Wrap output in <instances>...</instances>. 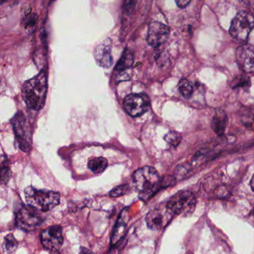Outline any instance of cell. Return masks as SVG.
Masks as SVG:
<instances>
[{
  "label": "cell",
  "mask_w": 254,
  "mask_h": 254,
  "mask_svg": "<svg viewBox=\"0 0 254 254\" xmlns=\"http://www.w3.org/2000/svg\"><path fill=\"white\" fill-rule=\"evenodd\" d=\"M47 75L41 71L38 75L28 80L23 86V96L30 109L40 111L44 108L47 94Z\"/></svg>",
  "instance_id": "cell-1"
},
{
  "label": "cell",
  "mask_w": 254,
  "mask_h": 254,
  "mask_svg": "<svg viewBox=\"0 0 254 254\" xmlns=\"http://www.w3.org/2000/svg\"><path fill=\"white\" fill-rule=\"evenodd\" d=\"M133 181L136 189L140 192V198L148 200L161 188V179L157 170L151 166H145L135 171Z\"/></svg>",
  "instance_id": "cell-2"
},
{
  "label": "cell",
  "mask_w": 254,
  "mask_h": 254,
  "mask_svg": "<svg viewBox=\"0 0 254 254\" xmlns=\"http://www.w3.org/2000/svg\"><path fill=\"white\" fill-rule=\"evenodd\" d=\"M25 196L29 206L41 212L51 210L60 203L61 195L59 192L38 190L32 187L25 190Z\"/></svg>",
  "instance_id": "cell-3"
},
{
  "label": "cell",
  "mask_w": 254,
  "mask_h": 254,
  "mask_svg": "<svg viewBox=\"0 0 254 254\" xmlns=\"http://www.w3.org/2000/svg\"><path fill=\"white\" fill-rule=\"evenodd\" d=\"M254 27V17L245 11L239 13L232 21L230 33L233 38L241 43H245Z\"/></svg>",
  "instance_id": "cell-4"
},
{
  "label": "cell",
  "mask_w": 254,
  "mask_h": 254,
  "mask_svg": "<svg viewBox=\"0 0 254 254\" xmlns=\"http://www.w3.org/2000/svg\"><path fill=\"white\" fill-rule=\"evenodd\" d=\"M196 197L191 191L183 190L174 194L166 203L169 210L172 214L188 213L194 209Z\"/></svg>",
  "instance_id": "cell-5"
},
{
  "label": "cell",
  "mask_w": 254,
  "mask_h": 254,
  "mask_svg": "<svg viewBox=\"0 0 254 254\" xmlns=\"http://www.w3.org/2000/svg\"><path fill=\"white\" fill-rule=\"evenodd\" d=\"M151 102L149 98L144 93H133L126 96L123 107L127 114L132 117H138L149 110Z\"/></svg>",
  "instance_id": "cell-6"
},
{
  "label": "cell",
  "mask_w": 254,
  "mask_h": 254,
  "mask_svg": "<svg viewBox=\"0 0 254 254\" xmlns=\"http://www.w3.org/2000/svg\"><path fill=\"white\" fill-rule=\"evenodd\" d=\"M41 211L32 206H23L17 215V226L23 230L30 231L36 228L42 223Z\"/></svg>",
  "instance_id": "cell-7"
},
{
  "label": "cell",
  "mask_w": 254,
  "mask_h": 254,
  "mask_svg": "<svg viewBox=\"0 0 254 254\" xmlns=\"http://www.w3.org/2000/svg\"><path fill=\"white\" fill-rule=\"evenodd\" d=\"M173 214L169 210L167 206L157 207L151 209L146 216L148 227L153 230L163 228L170 221Z\"/></svg>",
  "instance_id": "cell-8"
},
{
  "label": "cell",
  "mask_w": 254,
  "mask_h": 254,
  "mask_svg": "<svg viewBox=\"0 0 254 254\" xmlns=\"http://www.w3.org/2000/svg\"><path fill=\"white\" fill-rule=\"evenodd\" d=\"M170 29L166 25L159 22H153L148 27L147 41L152 47H158L167 41Z\"/></svg>",
  "instance_id": "cell-9"
},
{
  "label": "cell",
  "mask_w": 254,
  "mask_h": 254,
  "mask_svg": "<svg viewBox=\"0 0 254 254\" xmlns=\"http://www.w3.org/2000/svg\"><path fill=\"white\" fill-rule=\"evenodd\" d=\"M62 228L60 226H52L46 229L41 234V242L43 246L50 251H56L63 244Z\"/></svg>",
  "instance_id": "cell-10"
},
{
  "label": "cell",
  "mask_w": 254,
  "mask_h": 254,
  "mask_svg": "<svg viewBox=\"0 0 254 254\" xmlns=\"http://www.w3.org/2000/svg\"><path fill=\"white\" fill-rule=\"evenodd\" d=\"M12 123L16 136L18 138L20 148L23 151H29L31 150V144L28 141L29 127H28L26 118L22 113H18L13 119Z\"/></svg>",
  "instance_id": "cell-11"
},
{
  "label": "cell",
  "mask_w": 254,
  "mask_h": 254,
  "mask_svg": "<svg viewBox=\"0 0 254 254\" xmlns=\"http://www.w3.org/2000/svg\"><path fill=\"white\" fill-rule=\"evenodd\" d=\"M238 64L246 72H254V47L244 45L236 52Z\"/></svg>",
  "instance_id": "cell-12"
},
{
  "label": "cell",
  "mask_w": 254,
  "mask_h": 254,
  "mask_svg": "<svg viewBox=\"0 0 254 254\" xmlns=\"http://www.w3.org/2000/svg\"><path fill=\"white\" fill-rule=\"evenodd\" d=\"M111 41L105 40L101 43L95 50V59L99 66L108 68L111 66L113 57L111 56Z\"/></svg>",
  "instance_id": "cell-13"
},
{
  "label": "cell",
  "mask_w": 254,
  "mask_h": 254,
  "mask_svg": "<svg viewBox=\"0 0 254 254\" xmlns=\"http://www.w3.org/2000/svg\"><path fill=\"white\" fill-rule=\"evenodd\" d=\"M127 210V209H125L119 216L118 221L114 227L112 239H111V244L113 245H116L119 243L126 233V226H127V220H128Z\"/></svg>",
  "instance_id": "cell-14"
},
{
  "label": "cell",
  "mask_w": 254,
  "mask_h": 254,
  "mask_svg": "<svg viewBox=\"0 0 254 254\" xmlns=\"http://www.w3.org/2000/svg\"><path fill=\"white\" fill-rule=\"evenodd\" d=\"M227 124V114L222 110H217L213 115V117H212V124H211V127H212L213 131L216 134L221 136V135L224 134V131H225Z\"/></svg>",
  "instance_id": "cell-15"
},
{
  "label": "cell",
  "mask_w": 254,
  "mask_h": 254,
  "mask_svg": "<svg viewBox=\"0 0 254 254\" xmlns=\"http://www.w3.org/2000/svg\"><path fill=\"white\" fill-rule=\"evenodd\" d=\"M108 160L104 157H96L89 161L88 168L95 174L102 173L108 167Z\"/></svg>",
  "instance_id": "cell-16"
},
{
  "label": "cell",
  "mask_w": 254,
  "mask_h": 254,
  "mask_svg": "<svg viewBox=\"0 0 254 254\" xmlns=\"http://www.w3.org/2000/svg\"><path fill=\"white\" fill-rule=\"evenodd\" d=\"M133 64V55L129 50H125L124 53L122 56L120 62L116 66V70L124 71L127 68H130Z\"/></svg>",
  "instance_id": "cell-17"
},
{
  "label": "cell",
  "mask_w": 254,
  "mask_h": 254,
  "mask_svg": "<svg viewBox=\"0 0 254 254\" xmlns=\"http://www.w3.org/2000/svg\"><path fill=\"white\" fill-rule=\"evenodd\" d=\"M180 93L185 99H190L193 93V87L191 83L187 79H181L178 84Z\"/></svg>",
  "instance_id": "cell-18"
},
{
  "label": "cell",
  "mask_w": 254,
  "mask_h": 254,
  "mask_svg": "<svg viewBox=\"0 0 254 254\" xmlns=\"http://www.w3.org/2000/svg\"><path fill=\"white\" fill-rule=\"evenodd\" d=\"M17 248V242L12 234L8 235L4 239L3 249L8 254L14 253Z\"/></svg>",
  "instance_id": "cell-19"
},
{
  "label": "cell",
  "mask_w": 254,
  "mask_h": 254,
  "mask_svg": "<svg viewBox=\"0 0 254 254\" xmlns=\"http://www.w3.org/2000/svg\"><path fill=\"white\" fill-rule=\"evenodd\" d=\"M164 139L169 145L177 147L181 143V140H182V136L178 132L170 131L165 136Z\"/></svg>",
  "instance_id": "cell-20"
},
{
  "label": "cell",
  "mask_w": 254,
  "mask_h": 254,
  "mask_svg": "<svg viewBox=\"0 0 254 254\" xmlns=\"http://www.w3.org/2000/svg\"><path fill=\"white\" fill-rule=\"evenodd\" d=\"M130 191V187L127 185L119 186V187L114 188L112 191H111V197H119V196L124 195L127 194Z\"/></svg>",
  "instance_id": "cell-21"
},
{
  "label": "cell",
  "mask_w": 254,
  "mask_h": 254,
  "mask_svg": "<svg viewBox=\"0 0 254 254\" xmlns=\"http://www.w3.org/2000/svg\"><path fill=\"white\" fill-rule=\"evenodd\" d=\"M250 81L249 78H247L245 76H241L240 78H236L234 81V87H248L249 85Z\"/></svg>",
  "instance_id": "cell-22"
},
{
  "label": "cell",
  "mask_w": 254,
  "mask_h": 254,
  "mask_svg": "<svg viewBox=\"0 0 254 254\" xmlns=\"http://www.w3.org/2000/svg\"><path fill=\"white\" fill-rule=\"evenodd\" d=\"M10 171L8 169V166H2V172H1V177H2V184H6L7 181H8L10 178Z\"/></svg>",
  "instance_id": "cell-23"
},
{
  "label": "cell",
  "mask_w": 254,
  "mask_h": 254,
  "mask_svg": "<svg viewBox=\"0 0 254 254\" xmlns=\"http://www.w3.org/2000/svg\"><path fill=\"white\" fill-rule=\"evenodd\" d=\"M190 2H191V0H176L177 5L180 8H185Z\"/></svg>",
  "instance_id": "cell-24"
},
{
  "label": "cell",
  "mask_w": 254,
  "mask_h": 254,
  "mask_svg": "<svg viewBox=\"0 0 254 254\" xmlns=\"http://www.w3.org/2000/svg\"><path fill=\"white\" fill-rule=\"evenodd\" d=\"M251 187L253 191H254V175L253 176L252 179L251 181Z\"/></svg>",
  "instance_id": "cell-25"
}]
</instances>
